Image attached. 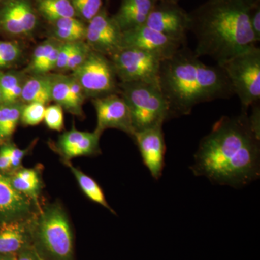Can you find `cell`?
<instances>
[{"label": "cell", "mask_w": 260, "mask_h": 260, "mask_svg": "<svg viewBox=\"0 0 260 260\" xmlns=\"http://www.w3.org/2000/svg\"><path fill=\"white\" fill-rule=\"evenodd\" d=\"M101 135L95 130L93 133L80 131L73 126L59 135L57 141L52 145V149L61 157L62 162L70 161L78 157L96 156L102 153Z\"/></svg>", "instance_id": "obj_14"}, {"label": "cell", "mask_w": 260, "mask_h": 260, "mask_svg": "<svg viewBox=\"0 0 260 260\" xmlns=\"http://www.w3.org/2000/svg\"><path fill=\"white\" fill-rule=\"evenodd\" d=\"M0 260H17V254H0Z\"/></svg>", "instance_id": "obj_38"}, {"label": "cell", "mask_w": 260, "mask_h": 260, "mask_svg": "<svg viewBox=\"0 0 260 260\" xmlns=\"http://www.w3.org/2000/svg\"><path fill=\"white\" fill-rule=\"evenodd\" d=\"M3 1H5V0H0V3H3Z\"/></svg>", "instance_id": "obj_40"}, {"label": "cell", "mask_w": 260, "mask_h": 260, "mask_svg": "<svg viewBox=\"0 0 260 260\" xmlns=\"http://www.w3.org/2000/svg\"><path fill=\"white\" fill-rule=\"evenodd\" d=\"M23 50L18 43L0 41V70L10 68L21 58Z\"/></svg>", "instance_id": "obj_29"}, {"label": "cell", "mask_w": 260, "mask_h": 260, "mask_svg": "<svg viewBox=\"0 0 260 260\" xmlns=\"http://www.w3.org/2000/svg\"><path fill=\"white\" fill-rule=\"evenodd\" d=\"M162 126H155L135 133V140L143 164L152 177L158 180L165 167L166 143Z\"/></svg>", "instance_id": "obj_15"}, {"label": "cell", "mask_w": 260, "mask_h": 260, "mask_svg": "<svg viewBox=\"0 0 260 260\" xmlns=\"http://www.w3.org/2000/svg\"><path fill=\"white\" fill-rule=\"evenodd\" d=\"M145 25L185 43L189 28V13L176 0H159L154 5Z\"/></svg>", "instance_id": "obj_11"}, {"label": "cell", "mask_w": 260, "mask_h": 260, "mask_svg": "<svg viewBox=\"0 0 260 260\" xmlns=\"http://www.w3.org/2000/svg\"><path fill=\"white\" fill-rule=\"evenodd\" d=\"M34 0H5L0 3V32L15 38L30 37L40 25Z\"/></svg>", "instance_id": "obj_9"}, {"label": "cell", "mask_w": 260, "mask_h": 260, "mask_svg": "<svg viewBox=\"0 0 260 260\" xmlns=\"http://www.w3.org/2000/svg\"><path fill=\"white\" fill-rule=\"evenodd\" d=\"M86 99L83 88L73 75L53 74L51 101L60 106L63 110L83 117V104Z\"/></svg>", "instance_id": "obj_17"}, {"label": "cell", "mask_w": 260, "mask_h": 260, "mask_svg": "<svg viewBox=\"0 0 260 260\" xmlns=\"http://www.w3.org/2000/svg\"><path fill=\"white\" fill-rule=\"evenodd\" d=\"M157 1H159V0H157Z\"/></svg>", "instance_id": "obj_42"}, {"label": "cell", "mask_w": 260, "mask_h": 260, "mask_svg": "<svg viewBox=\"0 0 260 260\" xmlns=\"http://www.w3.org/2000/svg\"><path fill=\"white\" fill-rule=\"evenodd\" d=\"M119 94L129 107L135 133L162 126L170 119L169 106L159 83H119Z\"/></svg>", "instance_id": "obj_5"}, {"label": "cell", "mask_w": 260, "mask_h": 260, "mask_svg": "<svg viewBox=\"0 0 260 260\" xmlns=\"http://www.w3.org/2000/svg\"><path fill=\"white\" fill-rule=\"evenodd\" d=\"M62 43L49 37L38 45L32 52L30 63L24 70V73L31 75H44L54 71Z\"/></svg>", "instance_id": "obj_20"}, {"label": "cell", "mask_w": 260, "mask_h": 260, "mask_svg": "<svg viewBox=\"0 0 260 260\" xmlns=\"http://www.w3.org/2000/svg\"><path fill=\"white\" fill-rule=\"evenodd\" d=\"M157 0H121L117 13L113 15L123 32L145 25Z\"/></svg>", "instance_id": "obj_19"}, {"label": "cell", "mask_w": 260, "mask_h": 260, "mask_svg": "<svg viewBox=\"0 0 260 260\" xmlns=\"http://www.w3.org/2000/svg\"><path fill=\"white\" fill-rule=\"evenodd\" d=\"M40 208L13 187L8 174L0 172V221L29 218Z\"/></svg>", "instance_id": "obj_16"}, {"label": "cell", "mask_w": 260, "mask_h": 260, "mask_svg": "<svg viewBox=\"0 0 260 260\" xmlns=\"http://www.w3.org/2000/svg\"><path fill=\"white\" fill-rule=\"evenodd\" d=\"M23 103L0 104V144L8 141L20 120Z\"/></svg>", "instance_id": "obj_27"}, {"label": "cell", "mask_w": 260, "mask_h": 260, "mask_svg": "<svg viewBox=\"0 0 260 260\" xmlns=\"http://www.w3.org/2000/svg\"><path fill=\"white\" fill-rule=\"evenodd\" d=\"M119 83H159L162 59L137 48H122L111 56Z\"/></svg>", "instance_id": "obj_8"}, {"label": "cell", "mask_w": 260, "mask_h": 260, "mask_svg": "<svg viewBox=\"0 0 260 260\" xmlns=\"http://www.w3.org/2000/svg\"><path fill=\"white\" fill-rule=\"evenodd\" d=\"M92 49L85 41L78 42L75 46L74 50L70 56L69 60L67 63L63 74L73 73L77 68H79L87 59Z\"/></svg>", "instance_id": "obj_31"}, {"label": "cell", "mask_w": 260, "mask_h": 260, "mask_svg": "<svg viewBox=\"0 0 260 260\" xmlns=\"http://www.w3.org/2000/svg\"><path fill=\"white\" fill-rule=\"evenodd\" d=\"M79 83L87 98L119 93V81L110 58L93 50L71 74Z\"/></svg>", "instance_id": "obj_7"}, {"label": "cell", "mask_w": 260, "mask_h": 260, "mask_svg": "<svg viewBox=\"0 0 260 260\" xmlns=\"http://www.w3.org/2000/svg\"><path fill=\"white\" fill-rule=\"evenodd\" d=\"M53 74L31 75L25 80L20 102L23 104L40 103L47 106L51 101Z\"/></svg>", "instance_id": "obj_22"}, {"label": "cell", "mask_w": 260, "mask_h": 260, "mask_svg": "<svg viewBox=\"0 0 260 260\" xmlns=\"http://www.w3.org/2000/svg\"><path fill=\"white\" fill-rule=\"evenodd\" d=\"M78 42L62 43L59 54H58L57 61H56L55 70H54L56 73H63L67 63L69 60L70 56Z\"/></svg>", "instance_id": "obj_34"}, {"label": "cell", "mask_w": 260, "mask_h": 260, "mask_svg": "<svg viewBox=\"0 0 260 260\" xmlns=\"http://www.w3.org/2000/svg\"><path fill=\"white\" fill-rule=\"evenodd\" d=\"M97 116L95 131L99 134L108 129L124 132L132 138L135 134L129 107L119 93L92 99Z\"/></svg>", "instance_id": "obj_13"}, {"label": "cell", "mask_w": 260, "mask_h": 260, "mask_svg": "<svg viewBox=\"0 0 260 260\" xmlns=\"http://www.w3.org/2000/svg\"><path fill=\"white\" fill-rule=\"evenodd\" d=\"M252 112L250 116H248L249 124L251 129L254 131L256 136L260 138V108L259 103L251 106Z\"/></svg>", "instance_id": "obj_36"}, {"label": "cell", "mask_w": 260, "mask_h": 260, "mask_svg": "<svg viewBox=\"0 0 260 260\" xmlns=\"http://www.w3.org/2000/svg\"><path fill=\"white\" fill-rule=\"evenodd\" d=\"M259 141L247 112L222 116L200 141L191 169L194 175L221 185H247L259 177Z\"/></svg>", "instance_id": "obj_1"}, {"label": "cell", "mask_w": 260, "mask_h": 260, "mask_svg": "<svg viewBox=\"0 0 260 260\" xmlns=\"http://www.w3.org/2000/svg\"><path fill=\"white\" fill-rule=\"evenodd\" d=\"M2 103H3V97H2L1 87H0V104H2Z\"/></svg>", "instance_id": "obj_39"}, {"label": "cell", "mask_w": 260, "mask_h": 260, "mask_svg": "<svg viewBox=\"0 0 260 260\" xmlns=\"http://www.w3.org/2000/svg\"><path fill=\"white\" fill-rule=\"evenodd\" d=\"M17 260H46L36 250L34 246H29L17 254Z\"/></svg>", "instance_id": "obj_37"}, {"label": "cell", "mask_w": 260, "mask_h": 260, "mask_svg": "<svg viewBox=\"0 0 260 260\" xmlns=\"http://www.w3.org/2000/svg\"><path fill=\"white\" fill-rule=\"evenodd\" d=\"M189 18L195 55L210 56L218 65L257 44L245 0H207Z\"/></svg>", "instance_id": "obj_3"}, {"label": "cell", "mask_w": 260, "mask_h": 260, "mask_svg": "<svg viewBox=\"0 0 260 260\" xmlns=\"http://www.w3.org/2000/svg\"><path fill=\"white\" fill-rule=\"evenodd\" d=\"M34 215L26 218L0 221V254H18L32 245V220Z\"/></svg>", "instance_id": "obj_18"}, {"label": "cell", "mask_w": 260, "mask_h": 260, "mask_svg": "<svg viewBox=\"0 0 260 260\" xmlns=\"http://www.w3.org/2000/svg\"><path fill=\"white\" fill-rule=\"evenodd\" d=\"M25 73L17 72L0 73V87H1L2 104H10L20 102L22 90L25 83Z\"/></svg>", "instance_id": "obj_26"}, {"label": "cell", "mask_w": 260, "mask_h": 260, "mask_svg": "<svg viewBox=\"0 0 260 260\" xmlns=\"http://www.w3.org/2000/svg\"><path fill=\"white\" fill-rule=\"evenodd\" d=\"M13 187L28 197L41 208V192L44 186L42 172L38 168H20L16 172L8 174Z\"/></svg>", "instance_id": "obj_21"}, {"label": "cell", "mask_w": 260, "mask_h": 260, "mask_svg": "<svg viewBox=\"0 0 260 260\" xmlns=\"http://www.w3.org/2000/svg\"><path fill=\"white\" fill-rule=\"evenodd\" d=\"M50 37L64 43L85 40L87 23L78 18H64L49 23Z\"/></svg>", "instance_id": "obj_23"}, {"label": "cell", "mask_w": 260, "mask_h": 260, "mask_svg": "<svg viewBox=\"0 0 260 260\" xmlns=\"http://www.w3.org/2000/svg\"><path fill=\"white\" fill-rule=\"evenodd\" d=\"M8 148H9L10 162H11L12 174L23 167H22L23 159L31 150L32 145L28 148L22 150L15 146L13 143H8Z\"/></svg>", "instance_id": "obj_33"}, {"label": "cell", "mask_w": 260, "mask_h": 260, "mask_svg": "<svg viewBox=\"0 0 260 260\" xmlns=\"http://www.w3.org/2000/svg\"><path fill=\"white\" fill-rule=\"evenodd\" d=\"M199 58L184 47L162 61L159 84L170 119L189 115L202 103L229 99L234 94L223 70L205 64Z\"/></svg>", "instance_id": "obj_2"}, {"label": "cell", "mask_w": 260, "mask_h": 260, "mask_svg": "<svg viewBox=\"0 0 260 260\" xmlns=\"http://www.w3.org/2000/svg\"><path fill=\"white\" fill-rule=\"evenodd\" d=\"M46 106L40 103L23 104L20 122L23 126H37L44 121Z\"/></svg>", "instance_id": "obj_30"}, {"label": "cell", "mask_w": 260, "mask_h": 260, "mask_svg": "<svg viewBox=\"0 0 260 260\" xmlns=\"http://www.w3.org/2000/svg\"><path fill=\"white\" fill-rule=\"evenodd\" d=\"M123 31L106 7L87 23L85 42L90 49L110 58L122 49Z\"/></svg>", "instance_id": "obj_10"}, {"label": "cell", "mask_w": 260, "mask_h": 260, "mask_svg": "<svg viewBox=\"0 0 260 260\" xmlns=\"http://www.w3.org/2000/svg\"><path fill=\"white\" fill-rule=\"evenodd\" d=\"M63 162H64V165L69 168L70 170L73 173L75 179L78 181V184H79L80 189L83 191L84 194L86 195L87 198L94 202V203L107 208L114 215H116V212L108 203L102 188L98 184L95 179L89 177L78 168L75 167L71 162L65 161Z\"/></svg>", "instance_id": "obj_24"}, {"label": "cell", "mask_w": 260, "mask_h": 260, "mask_svg": "<svg viewBox=\"0 0 260 260\" xmlns=\"http://www.w3.org/2000/svg\"><path fill=\"white\" fill-rule=\"evenodd\" d=\"M176 1L179 2V0H176Z\"/></svg>", "instance_id": "obj_41"}, {"label": "cell", "mask_w": 260, "mask_h": 260, "mask_svg": "<svg viewBox=\"0 0 260 260\" xmlns=\"http://www.w3.org/2000/svg\"><path fill=\"white\" fill-rule=\"evenodd\" d=\"M77 18L88 23L104 8V0H71Z\"/></svg>", "instance_id": "obj_28"}, {"label": "cell", "mask_w": 260, "mask_h": 260, "mask_svg": "<svg viewBox=\"0 0 260 260\" xmlns=\"http://www.w3.org/2000/svg\"><path fill=\"white\" fill-rule=\"evenodd\" d=\"M0 172L6 174H11L12 172L8 141L3 143L0 147Z\"/></svg>", "instance_id": "obj_35"}, {"label": "cell", "mask_w": 260, "mask_h": 260, "mask_svg": "<svg viewBox=\"0 0 260 260\" xmlns=\"http://www.w3.org/2000/svg\"><path fill=\"white\" fill-rule=\"evenodd\" d=\"M34 4L41 18L48 23L61 18H77L71 0H34Z\"/></svg>", "instance_id": "obj_25"}, {"label": "cell", "mask_w": 260, "mask_h": 260, "mask_svg": "<svg viewBox=\"0 0 260 260\" xmlns=\"http://www.w3.org/2000/svg\"><path fill=\"white\" fill-rule=\"evenodd\" d=\"M185 43L142 25L123 32L122 48H137L155 54L164 60L172 57Z\"/></svg>", "instance_id": "obj_12"}, {"label": "cell", "mask_w": 260, "mask_h": 260, "mask_svg": "<svg viewBox=\"0 0 260 260\" xmlns=\"http://www.w3.org/2000/svg\"><path fill=\"white\" fill-rule=\"evenodd\" d=\"M218 65V64H217ZM220 66L226 75L242 112H247L260 99V49L254 45L233 56Z\"/></svg>", "instance_id": "obj_6"}, {"label": "cell", "mask_w": 260, "mask_h": 260, "mask_svg": "<svg viewBox=\"0 0 260 260\" xmlns=\"http://www.w3.org/2000/svg\"><path fill=\"white\" fill-rule=\"evenodd\" d=\"M44 121L49 129L61 132L64 129V114L63 109L58 104L46 107Z\"/></svg>", "instance_id": "obj_32"}, {"label": "cell", "mask_w": 260, "mask_h": 260, "mask_svg": "<svg viewBox=\"0 0 260 260\" xmlns=\"http://www.w3.org/2000/svg\"><path fill=\"white\" fill-rule=\"evenodd\" d=\"M32 246L46 260H75L69 217L59 202L42 205L32 220Z\"/></svg>", "instance_id": "obj_4"}]
</instances>
